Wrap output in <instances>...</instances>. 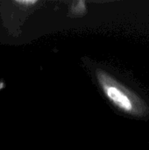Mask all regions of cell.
<instances>
[{
    "instance_id": "obj_1",
    "label": "cell",
    "mask_w": 149,
    "mask_h": 150,
    "mask_svg": "<svg viewBox=\"0 0 149 150\" xmlns=\"http://www.w3.org/2000/svg\"><path fill=\"white\" fill-rule=\"evenodd\" d=\"M97 79L105 96L112 104L126 112L131 113L134 111L133 98L127 91L101 71L97 72Z\"/></svg>"
},
{
    "instance_id": "obj_2",
    "label": "cell",
    "mask_w": 149,
    "mask_h": 150,
    "mask_svg": "<svg viewBox=\"0 0 149 150\" xmlns=\"http://www.w3.org/2000/svg\"><path fill=\"white\" fill-rule=\"evenodd\" d=\"M17 4H25V5H30V4H34L37 3V1L34 0H21V1H16Z\"/></svg>"
}]
</instances>
